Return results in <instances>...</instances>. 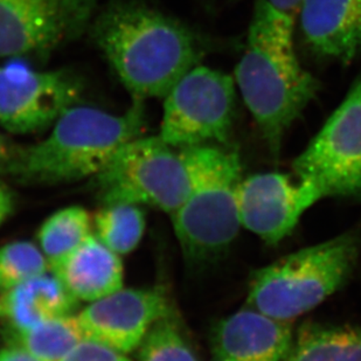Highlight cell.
<instances>
[{
  "label": "cell",
  "mask_w": 361,
  "mask_h": 361,
  "mask_svg": "<svg viewBox=\"0 0 361 361\" xmlns=\"http://www.w3.org/2000/svg\"><path fill=\"white\" fill-rule=\"evenodd\" d=\"M92 38L137 104L164 99L204 54L191 28L140 1L106 7Z\"/></svg>",
  "instance_id": "6da1fadb"
},
{
  "label": "cell",
  "mask_w": 361,
  "mask_h": 361,
  "mask_svg": "<svg viewBox=\"0 0 361 361\" xmlns=\"http://www.w3.org/2000/svg\"><path fill=\"white\" fill-rule=\"evenodd\" d=\"M295 24L269 1L256 0L245 51L234 73L236 89L275 158L286 131L319 90V81L297 58Z\"/></svg>",
  "instance_id": "7a4b0ae2"
},
{
  "label": "cell",
  "mask_w": 361,
  "mask_h": 361,
  "mask_svg": "<svg viewBox=\"0 0 361 361\" xmlns=\"http://www.w3.org/2000/svg\"><path fill=\"white\" fill-rule=\"evenodd\" d=\"M145 106L133 103L122 115L92 106L66 110L44 140L21 149L6 170L30 185H60L94 178L123 145L143 136Z\"/></svg>",
  "instance_id": "3957f363"
},
{
  "label": "cell",
  "mask_w": 361,
  "mask_h": 361,
  "mask_svg": "<svg viewBox=\"0 0 361 361\" xmlns=\"http://www.w3.org/2000/svg\"><path fill=\"white\" fill-rule=\"evenodd\" d=\"M179 151L190 179V191L170 215L185 259L204 263L222 255L241 228L238 188L242 165L235 150L204 144Z\"/></svg>",
  "instance_id": "277c9868"
},
{
  "label": "cell",
  "mask_w": 361,
  "mask_h": 361,
  "mask_svg": "<svg viewBox=\"0 0 361 361\" xmlns=\"http://www.w3.org/2000/svg\"><path fill=\"white\" fill-rule=\"evenodd\" d=\"M360 248V233L351 231L256 270L245 305L293 322L344 286L355 270Z\"/></svg>",
  "instance_id": "5b68a950"
},
{
  "label": "cell",
  "mask_w": 361,
  "mask_h": 361,
  "mask_svg": "<svg viewBox=\"0 0 361 361\" xmlns=\"http://www.w3.org/2000/svg\"><path fill=\"white\" fill-rule=\"evenodd\" d=\"M94 179L103 204H145L167 215L180 207L190 191L179 151L159 136L130 140Z\"/></svg>",
  "instance_id": "8992f818"
},
{
  "label": "cell",
  "mask_w": 361,
  "mask_h": 361,
  "mask_svg": "<svg viewBox=\"0 0 361 361\" xmlns=\"http://www.w3.org/2000/svg\"><path fill=\"white\" fill-rule=\"evenodd\" d=\"M163 99L158 136L170 147L181 150L204 144H227L235 114L234 78L199 65Z\"/></svg>",
  "instance_id": "52a82bcc"
},
{
  "label": "cell",
  "mask_w": 361,
  "mask_h": 361,
  "mask_svg": "<svg viewBox=\"0 0 361 361\" xmlns=\"http://www.w3.org/2000/svg\"><path fill=\"white\" fill-rule=\"evenodd\" d=\"M293 167L323 197L361 200V74Z\"/></svg>",
  "instance_id": "ba28073f"
},
{
  "label": "cell",
  "mask_w": 361,
  "mask_h": 361,
  "mask_svg": "<svg viewBox=\"0 0 361 361\" xmlns=\"http://www.w3.org/2000/svg\"><path fill=\"white\" fill-rule=\"evenodd\" d=\"M99 0H0V58L48 54L80 35Z\"/></svg>",
  "instance_id": "9c48e42d"
},
{
  "label": "cell",
  "mask_w": 361,
  "mask_h": 361,
  "mask_svg": "<svg viewBox=\"0 0 361 361\" xmlns=\"http://www.w3.org/2000/svg\"><path fill=\"white\" fill-rule=\"evenodd\" d=\"M81 95V82L71 73L0 67V126L17 135L40 133Z\"/></svg>",
  "instance_id": "30bf717a"
},
{
  "label": "cell",
  "mask_w": 361,
  "mask_h": 361,
  "mask_svg": "<svg viewBox=\"0 0 361 361\" xmlns=\"http://www.w3.org/2000/svg\"><path fill=\"white\" fill-rule=\"evenodd\" d=\"M159 288H124L88 303L75 314L85 341H92L129 355L140 348L151 327L173 314Z\"/></svg>",
  "instance_id": "8fae6325"
},
{
  "label": "cell",
  "mask_w": 361,
  "mask_h": 361,
  "mask_svg": "<svg viewBox=\"0 0 361 361\" xmlns=\"http://www.w3.org/2000/svg\"><path fill=\"white\" fill-rule=\"evenodd\" d=\"M324 198L314 185L268 172L241 180L238 208L242 227L268 245H277L296 228L302 215Z\"/></svg>",
  "instance_id": "7c38bea8"
},
{
  "label": "cell",
  "mask_w": 361,
  "mask_h": 361,
  "mask_svg": "<svg viewBox=\"0 0 361 361\" xmlns=\"http://www.w3.org/2000/svg\"><path fill=\"white\" fill-rule=\"evenodd\" d=\"M293 339L291 322L245 305L216 325L213 348L218 361H286Z\"/></svg>",
  "instance_id": "4fadbf2b"
},
{
  "label": "cell",
  "mask_w": 361,
  "mask_h": 361,
  "mask_svg": "<svg viewBox=\"0 0 361 361\" xmlns=\"http://www.w3.org/2000/svg\"><path fill=\"white\" fill-rule=\"evenodd\" d=\"M311 51L350 63L361 51V0H303L296 20Z\"/></svg>",
  "instance_id": "5bb4252c"
},
{
  "label": "cell",
  "mask_w": 361,
  "mask_h": 361,
  "mask_svg": "<svg viewBox=\"0 0 361 361\" xmlns=\"http://www.w3.org/2000/svg\"><path fill=\"white\" fill-rule=\"evenodd\" d=\"M79 302L92 303L124 286L121 256L94 234L49 268Z\"/></svg>",
  "instance_id": "9a60e30c"
},
{
  "label": "cell",
  "mask_w": 361,
  "mask_h": 361,
  "mask_svg": "<svg viewBox=\"0 0 361 361\" xmlns=\"http://www.w3.org/2000/svg\"><path fill=\"white\" fill-rule=\"evenodd\" d=\"M4 317L14 332L75 314L79 300L53 273L35 277L1 295Z\"/></svg>",
  "instance_id": "2e32d148"
},
{
  "label": "cell",
  "mask_w": 361,
  "mask_h": 361,
  "mask_svg": "<svg viewBox=\"0 0 361 361\" xmlns=\"http://www.w3.org/2000/svg\"><path fill=\"white\" fill-rule=\"evenodd\" d=\"M286 361H361V327L304 324Z\"/></svg>",
  "instance_id": "e0dca14e"
},
{
  "label": "cell",
  "mask_w": 361,
  "mask_h": 361,
  "mask_svg": "<svg viewBox=\"0 0 361 361\" xmlns=\"http://www.w3.org/2000/svg\"><path fill=\"white\" fill-rule=\"evenodd\" d=\"M145 227V214L137 204H103L92 216V234L120 256L128 255L138 247Z\"/></svg>",
  "instance_id": "ac0fdd59"
},
{
  "label": "cell",
  "mask_w": 361,
  "mask_h": 361,
  "mask_svg": "<svg viewBox=\"0 0 361 361\" xmlns=\"http://www.w3.org/2000/svg\"><path fill=\"white\" fill-rule=\"evenodd\" d=\"M92 234V215L83 207L69 206L55 212L41 225L39 247L51 268Z\"/></svg>",
  "instance_id": "d6986e66"
},
{
  "label": "cell",
  "mask_w": 361,
  "mask_h": 361,
  "mask_svg": "<svg viewBox=\"0 0 361 361\" xmlns=\"http://www.w3.org/2000/svg\"><path fill=\"white\" fill-rule=\"evenodd\" d=\"M18 346L39 361H60L85 341L76 323L75 314L55 318L27 330L14 332Z\"/></svg>",
  "instance_id": "ffe728a7"
},
{
  "label": "cell",
  "mask_w": 361,
  "mask_h": 361,
  "mask_svg": "<svg viewBox=\"0 0 361 361\" xmlns=\"http://www.w3.org/2000/svg\"><path fill=\"white\" fill-rule=\"evenodd\" d=\"M49 271L40 247L28 241L7 243L0 248V291L6 293Z\"/></svg>",
  "instance_id": "44dd1931"
},
{
  "label": "cell",
  "mask_w": 361,
  "mask_h": 361,
  "mask_svg": "<svg viewBox=\"0 0 361 361\" xmlns=\"http://www.w3.org/2000/svg\"><path fill=\"white\" fill-rule=\"evenodd\" d=\"M138 350L140 361H197L176 312L154 324Z\"/></svg>",
  "instance_id": "7402d4cb"
},
{
  "label": "cell",
  "mask_w": 361,
  "mask_h": 361,
  "mask_svg": "<svg viewBox=\"0 0 361 361\" xmlns=\"http://www.w3.org/2000/svg\"><path fill=\"white\" fill-rule=\"evenodd\" d=\"M60 361H131L128 355L92 341H82Z\"/></svg>",
  "instance_id": "603a6c76"
},
{
  "label": "cell",
  "mask_w": 361,
  "mask_h": 361,
  "mask_svg": "<svg viewBox=\"0 0 361 361\" xmlns=\"http://www.w3.org/2000/svg\"><path fill=\"white\" fill-rule=\"evenodd\" d=\"M13 193L6 185L0 181V226L3 225V222L6 221V219L13 212Z\"/></svg>",
  "instance_id": "cb8c5ba5"
},
{
  "label": "cell",
  "mask_w": 361,
  "mask_h": 361,
  "mask_svg": "<svg viewBox=\"0 0 361 361\" xmlns=\"http://www.w3.org/2000/svg\"><path fill=\"white\" fill-rule=\"evenodd\" d=\"M0 361H39L24 348L12 344L0 350Z\"/></svg>",
  "instance_id": "d4e9b609"
},
{
  "label": "cell",
  "mask_w": 361,
  "mask_h": 361,
  "mask_svg": "<svg viewBox=\"0 0 361 361\" xmlns=\"http://www.w3.org/2000/svg\"><path fill=\"white\" fill-rule=\"evenodd\" d=\"M267 1H269L275 8L296 21L297 14L303 0H267Z\"/></svg>",
  "instance_id": "484cf974"
},
{
  "label": "cell",
  "mask_w": 361,
  "mask_h": 361,
  "mask_svg": "<svg viewBox=\"0 0 361 361\" xmlns=\"http://www.w3.org/2000/svg\"><path fill=\"white\" fill-rule=\"evenodd\" d=\"M7 158V149L6 144L4 142L3 138L0 137V164L6 161Z\"/></svg>",
  "instance_id": "4316f807"
},
{
  "label": "cell",
  "mask_w": 361,
  "mask_h": 361,
  "mask_svg": "<svg viewBox=\"0 0 361 361\" xmlns=\"http://www.w3.org/2000/svg\"><path fill=\"white\" fill-rule=\"evenodd\" d=\"M4 317L3 303H1V297H0V318Z\"/></svg>",
  "instance_id": "83f0119b"
}]
</instances>
